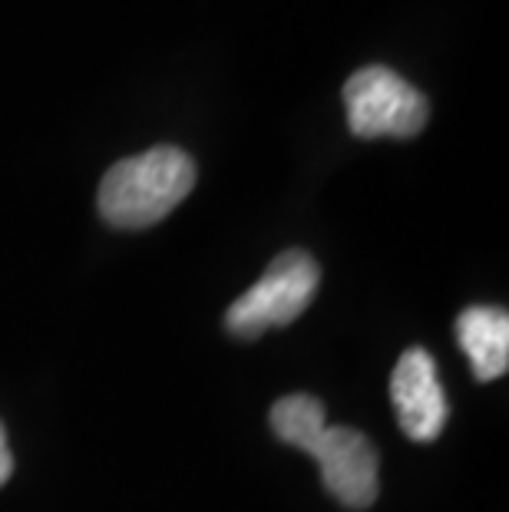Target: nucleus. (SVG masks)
<instances>
[{"mask_svg":"<svg viewBox=\"0 0 509 512\" xmlns=\"http://www.w3.org/2000/svg\"><path fill=\"white\" fill-rule=\"evenodd\" d=\"M196 185V162L179 146H153L119 159L100 182V215L113 228H149L186 202Z\"/></svg>","mask_w":509,"mask_h":512,"instance_id":"1","label":"nucleus"},{"mask_svg":"<svg viewBox=\"0 0 509 512\" xmlns=\"http://www.w3.org/2000/svg\"><path fill=\"white\" fill-rule=\"evenodd\" d=\"M318 281V261L301 248H288L242 298L232 301L229 314H225V328L235 337H258L268 328H285L308 311Z\"/></svg>","mask_w":509,"mask_h":512,"instance_id":"2","label":"nucleus"},{"mask_svg":"<svg viewBox=\"0 0 509 512\" xmlns=\"http://www.w3.org/2000/svg\"><path fill=\"white\" fill-rule=\"evenodd\" d=\"M348 129L357 139H410L427 126V96L391 67H364L344 83Z\"/></svg>","mask_w":509,"mask_h":512,"instance_id":"3","label":"nucleus"},{"mask_svg":"<svg viewBox=\"0 0 509 512\" xmlns=\"http://www.w3.org/2000/svg\"><path fill=\"white\" fill-rule=\"evenodd\" d=\"M305 453L318 463L324 489L348 509L374 506L381 493V456L374 443L354 427H324Z\"/></svg>","mask_w":509,"mask_h":512,"instance_id":"4","label":"nucleus"},{"mask_svg":"<svg viewBox=\"0 0 509 512\" xmlns=\"http://www.w3.org/2000/svg\"><path fill=\"white\" fill-rule=\"evenodd\" d=\"M391 400H394L400 430H404L410 440L430 443L440 437L443 427H447L450 407H447V394H443V384H440L437 361H433L430 351L410 347V351L400 354V361L391 374Z\"/></svg>","mask_w":509,"mask_h":512,"instance_id":"5","label":"nucleus"},{"mask_svg":"<svg viewBox=\"0 0 509 512\" xmlns=\"http://www.w3.org/2000/svg\"><path fill=\"white\" fill-rule=\"evenodd\" d=\"M457 341L476 380H496L509 367V314L493 304H470L457 318Z\"/></svg>","mask_w":509,"mask_h":512,"instance_id":"6","label":"nucleus"},{"mask_svg":"<svg viewBox=\"0 0 509 512\" xmlns=\"http://www.w3.org/2000/svg\"><path fill=\"white\" fill-rule=\"evenodd\" d=\"M324 427H328V417H324V403L318 397L291 394V397H281L272 407L275 437L288 446H298V450H305Z\"/></svg>","mask_w":509,"mask_h":512,"instance_id":"7","label":"nucleus"},{"mask_svg":"<svg viewBox=\"0 0 509 512\" xmlns=\"http://www.w3.org/2000/svg\"><path fill=\"white\" fill-rule=\"evenodd\" d=\"M10 473H14V453L7 450V433H4V423H0V486L7 483Z\"/></svg>","mask_w":509,"mask_h":512,"instance_id":"8","label":"nucleus"}]
</instances>
